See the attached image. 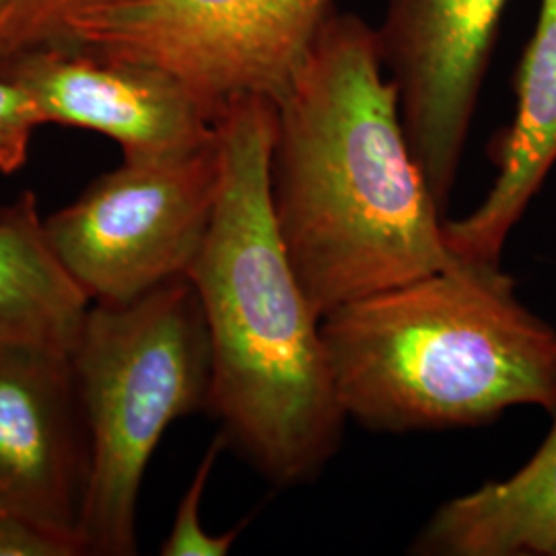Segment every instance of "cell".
<instances>
[{
	"mask_svg": "<svg viewBox=\"0 0 556 556\" xmlns=\"http://www.w3.org/2000/svg\"><path fill=\"white\" fill-rule=\"evenodd\" d=\"M275 103L273 215L319 319L456 262L367 21L334 11Z\"/></svg>",
	"mask_w": 556,
	"mask_h": 556,
	"instance_id": "6da1fadb",
	"label": "cell"
},
{
	"mask_svg": "<svg viewBox=\"0 0 556 556\" xmlns=\"http://www.w3.org/2000/svg\"><path fill=\"white\" fill-rule=\"evenodd\" d=\"M40 126L43 119L34 100L20 85L0 79V174L13 176L27 163Z\"/></svg>",
	"mask_w": 556,
	"mask_h": 556,
	"instance_id": "9a60e30c",
	"label": "cell"
},
{
	"mask_svg": "<svg viewBox=\"0 0 556 556\" xmlns=\"http://www.w3.org/2000/svg\"><path fill=\"white\" fill-rule=\"evenodd\" d=\"M225 439L217 435L213 445L206 450V454L200 462L199 470L192 478L188 491L179 501L178 511L174 526L169 530V536L161 544V555L163 556H223L227 555L238 540L239 528L229 530L225 534H208L202 523H200V505H202V495L206 489V480L211 477L217 457L225 450Z\"/></svg>",
	"mask_w": 556,
	"mask_h": 556,
	"instance_id": "5bb4252c",
	"label": "cell"
},
{
	"mask_svg": "<svg viewBox=\"0 0 556 556\" xmlns=\"http://www.w3.org/2000/svg\"><path fill=\"white\" fill-rule=\"evenodd\" d=\"M516 118L491 147L497 176L464 219H445L450 252L501 262L505 241L556 163V0H540L536 27L516 75Z\"/></svg>",
	"mask_w": 556,
	"mask_h": 556,
	"instance_id": "30bf717a",
	"label": "cell"
},
{
	"mask_svg": "<svg viewBox=\"0 0 556 556\" xmlns=\"http://www.w3.org/2000/svg\"><path fill=\"white\" fill-rule=\"evenodd\" d=\"M91 441L71 353L0 342V514L79 546Z\"/></svg>",
	"mask_w": 556,
	"mask_h": 556,
	"instance_id": "ba28073f",
	"label": "cell"
},
{
	"mask_svg": "<svg viewBox=\"0 0 556 556\" xmlns=\"http://www.w3.org/2000/svg\"><path fill=\"white\" fill-rule=\"evenodd\" d=\"M338 402L381 433L478 427L556 408V330L501 262L457 258L321 318Z\"/></svg>",
	"mask_w": 556,
	"mask_h": 556,
	"instance_id": "3957f363",
	"label": "cell"
},
{
	"mask_svg": "<svg viewBox=\"0 0 556 556\" xmlns=\"http://www.w3.org/2000/svg\"><path fill=\"white\" fill-rule=\"evenodd\" d=\"M77 544L56 536L38 523L0 514V556H79Z\"/></svg>",
	"mask_w": 556,
	"mask_h": 556,
	"instance_id": "2e32d148",
	"label": "cell"
},
{
	"mask_svg": "<svg viewBox=\"0 0 556 556\" xmlns=\"http://www.w3.org/2000/svg\"><path fill=\"white\" fill-rule=\"evenodd\" d=\"M410 553L556 556V408L548 438L528 464L439 505Z\"/></svg>",
	"mask_w": 556,
	"mask_h": 556,
	"instance_id": "8fae6325",
	"label": "cell"
},
{
	"mask_svg": "<svg viewBox=\"0 0 556 556\" xmlns=\"http://www.w3.org/2000/svg\"><path fill=\"white\" fill-rule=\"evenodd\" d=\"M0 79L20 85L43 124L108 137L124 160H172L217 139L208 108L157 66L48 48L0 62Z\"/></svg>",
	"mask_w": 556,
	"mask_h": 556,
	"instance_id": "9c48e42d",
	"label": "cell"
},
{
	"mask_svg": "<svg viewBox=\"0 0 556 556\" xmlns=\"http://www.w3.org/2000/svg\"><path fill=\"white\" fill-rule=\"evenodd\" d=\"M137 0H0V62L66 48L75 23Z\"/></svg>",
	"mask_w": 556,
	"mask_h": 556,
	"instance_id": "4fadbf2b",
	"label": "cell"
},
{
	"mask_svg": "<svg viewBox=\"0 0 556 556\" xmlns=\"http://www.w3.org/2000/svg\"><path fill=\"white\" fill-rule=\"evenodd\" d=\"M89 305L48 243L36 194L0 206V342L71 353Z\"/></svg>",
	"mask_w": 556,
	"mask_h": 556,
	"instance_id": "7c38bea8",
	"label": "cell"
},
{
	"mask_svg": "<svg viewBox=\"0 0 556 556\" xmlns=\"http://www.w3.org/2000/svg\"><path fill=\"white\" fill-rule=\"evenodd\" d=\"M334 0H137L80 20L66 48L174 75L219 119L229 101H278Z\"/></svg>",
	"mask_w": 556,
	"mask_h": 556,
	"instance_id": "5b68a950",
	"label": "cell"
},
{
	"mask_svg": "<svg viewBox=\"0 0 556 556\" xmlns=\"http://www.w3.org/2000/svg\"><path fill=\"white\" fill-rule=\"evenodd\" d=\"M219 179L217 139L172 160H124L46 217V238L91 303H128L188 277L213 220Z\"/></svg>",
	"mask_w": 556,
	"mask_h": 556,
	"instance_id": "8992f818",
	"label": "cell"
},
{
	"mask_svg": "<svg viewBox=\"0 0 556 556\" xmlns=\"http://www.w3.org/2000/svg\"><path fill=\"white\" fill-rule=\"evenodd\" d=\"M509 0H388L376 29L406 137L445 213Z\"/></svg>",
	"mask_w": 556,
	"mask_h": 556,
	"instance_id": "52a82bcc",
	"label": "cell"
},
{
	"mask_svg": "<svg viewBox=\"0 0 556 556\" xmlns=\"http://www.w3.org/2000/svg\"><path fill=\"white\" fill-rule=\"evenodd\" d=\"M277 103L229 101L217 119L220 179L188 278L211 340L208 415L225 445L277 489L312 482L349 420L330 376L321 319L278 238L270 199Z\"/></svg>",
	"mask_w": 556,
	"mask_h": 556,
	"instance_id": "7a4b0ae2",
	"label": "cell"
},
{
	"mask_svg": "<svg viewBox=\"0 0 556 556\" xmlns=\"http://www.w3.org/2000/svg\"><path fill=\"white\" fill-rule=\"evenodd\" d=\"M71 361L91 441L83 553L137 555L151 456L174 420L211 406V340L192 280L174 278L128 303H91Z\"/></svg>",
	"mask_w": 556,
	"mask_h": 556,
	"instance_id": "277c9868",
	"label": "cell"
}]
</instances>
